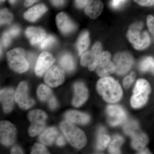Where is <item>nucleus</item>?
Returning a JSON list of instances; mask_svg holds the SVG:
<instances>
[{"label":"nucleus","instance_id":"nucleus-33","mask_svg":"<svg viewBox=\"0 0 154 154\" xmlns=\"http://www.w3.org/2000/svg\"><path fill=\"white\" fill-rule=\"evenodd\" d=\"M55 42L56 39L54 36L49 35L42 42L40 45V48L42 49H44L46 48L49 47L51 45L55 43Z\"/></svg>","mask_w":154,"mask_h":154},{"label":"nucleus","instance_id":"nucleus-2","mask_svg":"<svg viewBox=\"0 0 154 154\" xmlns=\"http://www.w3.org/2000/svg\"><path fill=\"white\" fill-rule=\"evenodd\" d=\"M60 129L69 143L77 149H82L86 145L87 137L82 130L70 122L64 121L61 123Z\"/></svg>","mask_w":154,"mask_h":154},{"label":"nucleus","instance_id":"nucleus-10","mask_svg":"<svg viewBox=\"0 0 154 154\" xmlns=\"http://www.w3.org/2000/svg\"><path fill=\"white\" fill-rule=\"evenodd\" d=\"M15 101L22 109L27 110L35 104L34 100L28 96V86L25 82L19 84L15 93Z\"/></svg>","mask_w":154,"mask_h":154},{"label":"nucleus","instance_id":"nucleus-8","mask_svg":"<svg viewBox=\"0 0 154 154\" xmlns=\"http://www.w3.org/2000/svg\"><path fill=\"white\" fill-rule=\"evenodd\" d=\"M106 113L107 121L111 126H117L124 123L126 120L125 111L118 105H110L107 106Z\"/></svg>","mask_w":154,"mask_h":154},{"label":"nucleus","instance_id":"nucleus-28","mask_svg":"<svg viewBox=\"0 0 154 154\" xmlns=\"http://www.w3.org/2000/svg\"><path fill=\"white\" fill-rule=\"evenodd\" d=\"M37 94L39 99L43 102L47 101L48 102L53 96L51 90L44 85H41L38 87Z\"/></svg>","mask_w":154,"mask_h":154},{"label":"nucleus","instance_id":"nucleus-30","mask_svg":"<svg viewBox=\"0 0 154 154\" xmlns=\"http://www.w3.org/2000/svg\"><path fill=\"white\" fill-rule=\"evenodd\" d=\"M123 129L125 133L131 137L135 133L139 131V127L137 122L132 120L127 122Z\"/></svg>","mask_w":154,"mask_h":154},{"label":"nucleus","instance_id":"nucleus-11","mask_svg":"<svg viewBox=\"0 0 154 154\" xmlns=\"http://www.w3.org/2000/svg\"><path fill=\"white\" fill-rule=\"evenodd\" d=\"M115 72L117 74L124 75L129 70L133 63L132 56L126 52L118 53L114 57Z\"/></svg>","mask_w":154,"mask_h":154},{"label":"nucleus","instance_id":"nucleus-37","mask_svg":"<svg viewBox=\"0 0 154 154\" xmlns=\"http://www.w3.org/2000/svg\"><path fill=\"white\" fill-rule=\"evenodd\" d=\"M139 5L144 7H150L154 5V0H134Z\"/></svg>","mask_w":154,"mask_h":154},{"label":"nucleus","instance_id":"nucleus-14","mask_svg":"<svg viewBox=\"0 0 154 154\" xmlns=\"http://www.w3.org/2000/svg\"><path fill=\"white\" fill-rule=\"evenodd\" d=\"M55 60L48 52L42 53L38 57L35 67V72L38 76H42L51 67Z\"/></svg>","mask_w":154,"mask_h":154},{"label":"nucleus","instance_id":"nucleus-19","mask_svg":"<svg viewBox=\"0 0 154 154\" xmlns=\"http://www.w3.org/2000/svg\"><path fill=\"white\" fill-rule=\"evenodd\" d=\"M103 8V3L100 0H92L86 6L85 13L91 19H96L102 14Z\"/></svg>","mask_w":154,"mask_h":154},{"label":"nucleus","instance_id":"nucleus-17","mask_svg":"<svg viewBox=\"0 0 154 154\" xmlns=\"http://www.w3.org/2000/svg\"><path fill=\"white\" fill-rule=\"evenodd\" d=\"M75 96L72 104L75 107H79L88 99V90L85 85L82 82H77L74 85Z\"/></svg>","mask_w":154,"mask_h":154},{"label":"nucleus","instance_id":"nucleus-32","mask_svg":"<svg viewBox=\"0 0 154 154\" xmlns=\"http://www.w3.org/2000/svg\"><path fill=\"white\" fill-rule=\"evenodd\" d=\"M31 154H49L47 149L43 145L38 143H35L33 146Z\"/></svg>","mask_w":154,"mask_h":154},{"label":"nucleus","instance_id":"nucleus-27","mask_svg":"<svg viewBox=\"0 0 154 154\" xmlns=\"http://www.w3.org/2000/svg\"><path fill=\"white\" fill-rule=\"evenodd\" d=\"M124 142L123 138L120 136H114L110 142L108 150L110 154L120 153V147Z\"/></svg>","mask_w":154,"mask_h":154},{"label":"nucleus","instance_id":"nucleus-45","mask_svg":"<svg viewBox=\"0 0 154 154\" xmlns=\"http://www.w3.org/2000/svg\"><path fill=\"white\" fill-rule=\"evenodd\" d=\"M38 0H26L24 3V5L26 7H29L36 2Z\"/></svg>","mask_w":154,"mask_h":154},{"label":"nucleus","instance_id":"nucleus-25","mask_svg":"<svg viewBox=\"0 0 154 154\" xmlns=\"http://www.w3.org/2000/svg\"><path fill=\"white\" fill-rule=\"evenodd\" d=\"M59 63L66 71L71 72L74 70L75 68L74 60L69 54L66 53L60 57Z\"/></svg>","mask_w":154,"mask_h":154},{"label":"nucleus","instance_id":"nucleus-3","mask_svg":"<svg viewBox=\"0 0 154 154\" xmlns=\"http://www.w3.org/2000/svg\"><path fill=\"white\" fill-rule=\"evenodd\" d=\"M143 25L141 22L133 24L129 27L127 37L130 42L136 49L143 50L147 48L150 44V38L149 33L143 31Z\"/></svg>","mask_w":154,"mask_h":154},{"label":"nucleus","instance_id":"nucleus-7","mask_svg":"<svg viewBox=\"0 0 154 154\" xmlns=\"http://www.w3.org/2000/svg\"><path fill=\"white\" fill-rule=\"evenodd\" d=\"M102 50V45L99 42H96L91 50L87 51L82 56L81 63L84 66H88L90 71L96 68L99 62V57Z\"/></svg>","mask_w":154,"mask_h":154},{"label":"nucleus","instance_id":"nucleus-35","mask_svg":"<svg viewBox=\"0 0 154 154\" xmlns=\"http://www.w3.org/2000/svg\"><path fill=\"white\" fill-rule=\"evenodd\" d=\"M11 36L8 31H6L4 33L2 38V43L5 47L8 46L11 43Z\"/></svg>","mask_w":154,"mask_h":154},{"label":"nucleus","instance_id":"nucleus-22","mask_svg":"<svg viewBox=\"0 0 154 154\" xmlns=\"http://www.w3.org/2000/svg\"><path fill=\"white\" fill-rule=\"evenodd\" d=\"M131 137L132 138V147L138 152L145 148L148 143V138L146 135L140 131L135 133Z\"/></svg>","mask_w":154,"mask_h":154},{"label":"nucleus","instance_id":"nucleus-47","mask_svg":"<svg viewBox=\"0 0 154 154\" xmlns=\"http://www.w3.org/2000/svg\"><path fill=\"white\" fill-rule=\"evenodd\" d=\"M8 1L11 4H14L15 2V1H16V0H8Z\"/></svg>","mask_w":154,"mask_h":154},{"label":"nucleus","instance_id":"nucleus-6","mask_svg":"<svg viewBox=\"0 0 154 154\" xmlns=\"http://www.w3.org/2000/svg\"><path fill=\"white\" fill-rule=\"evenodd\" d=\"M47 118V115L42 110H34L30 111L28 114V119L31 122L28 129V133L30 136H36L43 131Z\"/></svg>","mask_w":154,"mask_h":154},{"label":"nucleus","instance_id":"nucleus-41","mask_svg":"<svg viewBox=\"0 0 154 154\" xmlns=\"http://www.w3.org/2000/svg\"><path fill=\"white\" fill-rule=\"evenodd\" d=\"M48 102L50 108L51 109L54 110V109H55L57 107L58 103L56 99H55L54 96H53L52 98L50 99L49 101Z\"/></svg>","mask_w":154,"mask_h":154},{"label":"nucleus","instance_id":"nucleus-38","mask_svg":"<svg viewBox=\"0 0 154 154\" xmlns=\"http://www.w3.org/2000/svg\"><path fill=\"white\" fill-rule=\"evenodd\" d=\"M127 0H111V6L113 8L118 9L121 7Z\"/></svg>","mask_w":154,"mask_h":154},{"label":"nucleus","instance_id":"nucleus-48","mask_svg":"<svg viewBox=\"0 0 154 154\" xmlns=\"http://www.w3.org/2000/svg\"><path fill=\"white\" fill-rule=\"evenodd\" d=\"M5 0H1V2H5Z\"/></svg>","mask_w":154,"mask_h":154},{"label":"nucleus","instance_id":"nucleus-26","mask_svg":"<svg viewBox=\"0 0 154 154\" xmlns=\"http://www.w3.org/2000/svg\"><path fill=\"white\" fill-rule=\"evenodd\" d=\"M110 137L106 134L105 130L103 128H101L98 132L97 148L100 150L105 149L110 143Z\"/></svg>","mask_w":154,"mask_h":154},{"label":"nucleus","instance_id":"nucleus-13","mask_svg":"<svg viewBox=\"0 0 154 154\" xmlns=\"http://www.w3.org/2000/svg\"><path fill=\"white\" fill-rule=\"evenodd\" d=\"M44 80L48 85L52 88L60 85L64 80L63 71L58 66H54L47 72L45 76Z\"/></svg>","mask_w":154,"mask_h":154},{"label":"nucleus","instance_id":"nucleus-4","mask_svg":"<svg viewBox=\"0 0 154 154\" xmlns=\"http://www.w3.org/2000/svg\"><path fill=\"white\" fill-rule=\"evenodd\" d=\"M151 88L148 82L143 79L138 80L133 90V95L131 99L133 107L140 108L146 103Z\"/></svg>","mask_w":154,"mask_h":154},{"label":"nucleus","instance_id":"nucleus-40","mask_svg":"<svg viewBox=\"0 0 154 154\" xmlns=\"http://www.w3.org/2000/svg\"><path fill=\"white\" fill-rule=\"evenodd\" d=\"M90 0H75V3L77 8L82 9L86 7Z\"/></svg>","mask_w":154,"mask_h":154},{"label":"nucleus","instance_id":"nucleus-24","mask_svg":"<svg viewBox=\"0 0 154 154\" xmlns=\"http://www.w3.org/2000/svg\"><path fill=\"white\" fill-rule=\"evenodd\" d=\"M90 44V37L88 31H84L80 35L77 43V48L80 55L87 50Z\"/></svg>","mask_w":154,"mask_h":154},{"label":"nucleus","instance_id":"nucleus-1","mask_svg":"<svg viewBox=\"0 0 154 154\" xmlns=\"http://www.w3.org/2000/svg\"><path fill=\"white\" fill-rule=\"evenodd\" d=\"M97 90L106 102L115 103L121 99L122 91L121 86L113 78L105 77L98 81Z\"/></svg>","mask_w":154,"mask_h":154},{"label":"nucleus","instance_id":"nucleus-23","mask_svg":"<svg viewBox=\"0 0 154 154\" xmlns=\"http://www.w3.org/2000/svg\"><path fill=\"white\" fill-rule=\"evenodd\" d=\"M58 134V131L55 127L48 128L43 131L39 137V140L45 145L52 144Z\"/></svg>","mask_w":154,"mask_h":154},{"label":"nucleus","instance_id":"nucleus-15","mask_svg":"<svg viewBox=\"0 0 154 154\" xmlns=\"http://www.w3.org/2000/svg\"><path fill=\"white\" fill-rule=\"evenodd\" d=\"M58 28L63 34H68L73 32L76 27L72 21L64 13H60L56 17Z\"/></svg>","mask_w":154,"mask_h":154},{"label":"nucleus","instance_id":"nucleus-42","mask_svg":"<svg viewBox=\"0 0 154 154\" xmlns=\"http://www.w3.org/2000/svg\"><path fill=\"white\" fill-rule=\"evenodd\" d=\"M11 154H24L23 151L22 150L21 148L19 147V146H16L13 147V148L11 149Z\"/></svg>","mask_w":154,"mask_h":154},{"label":"nucleus","instance_id":"nucleus-18","mask_svg":"<svg viewBox=\"0 0 154 154\" xmlns=\"http://www.w3.org/2000/svg\"><path fill=\"white\" fill-rule=\"evenodd\" d=\"M25 33L32 45L41 43L46 36V33L44 30L36 27H29L27 28Z\"/></svg>","mask_w":154,"mask_h":154},{"label":"nucleus","instance_id":"nucleus-39","mask_svg":"<svg viewBox=\"0 0 154 154\" xmlns=\"http://www.w3.org/2000/svg\"><path fill=\"white\" fill-rule=\"evenodd\" d=\"M20 29L19 26L14 25L9 29L8 32L10 33L11 36L14 37V36H17L20 33Z\"/></svg>","mask_w":154,"mask_h":154},{"label":"nucleus","instance_id":"nucleus-9","mask_svg":"<svg viewBox=\"0 0 154 154\" xmlns=\"http://www.w3.org/2000/svg\"><path fill=\"white\" fill-rule=\"evenodd\" d=\"M111 55L108 51L101 53L96 69V72L99 76L106 77L115 71L114 63L110 60Z\"/></svg>","mask_w":154,"mask_h":154},{"label":"nucleus","instance_id":"nucleus-36","mask_svg":"<svg viewBox=\"0 0 154 154\" xmlns=\"http://www.w3.org/2000/svg\"><path fill=\"white\" fill-rule=\"evenodd\" d=\"M147 25L149 31L154 36V17L149 15L147 18Z\"/></svg>","mask_w":154,"mask_h":154},{"label":"nucleus","instance_id":"nucleus-44","mask_svg":"<svg viewBox=\"0 0 154 154\" xmlns=\"http://www.w3.org/2000/svg\"><path fill=\"white\" fill-rule=\"evenodd\" d=\"M51 1L54 5L57 7L62 6L64 3V0H51Z\"/></svg>","mask_w":154,"mask_h":154},{"label":"nucleus","instance_id":"nucleus-5","mask_svg":"<svg viewBox=\"0 0 154 154\" xmlns=\"http://www.w3.org/2000/svg\"><path fill=\"white\" fill-rule=\"evenodd\" d=\"M7 56L10 67L15 71L23 73L29 69V63L25 57V51L22 48L12 50L8 52Z\"/></svg>","mask_w":154,"mask_h":154},{"label":"nucleus","instance_id":"nucleus-16","mask_svg":"<svg viewBox=\"0 0 154 154\" xmlns=\"http://www.w3.org/2000/svg\"><path fill=\"white\" fill-rule=\"evenodd\" d=\"M15 92L12 88H5L1 91V101L2 103L5 113H8L13 109L15 98Z\"/></svg>","mask_w":154,"mask_h":154},{"label":"nucleus","instance_id":"nucleus-43","mask_svg":"<svg viewBox=\"0 0 154 154\" xmlns=\"http://www.w3.org/2000/svg\"><path fill=\"white\" fill-rule=\"evenodd\" d=\"M65 143V140L63 136H60L58 138L57 140V144L58 146H63L64 145Z\"/></svg>","mask_w":154,"mask_h":154},{"label":"nucleus","instance_id":"nucleus-21","mask_svg":"<svg viewBox=\"0 0 154 154\" xmlns=\"http://www.w3.org/2000/svg\"><path fill=\"white\" fill-rule=\"evenodd\" d=\"M47 10V8L44 5H37L28 9L24 14V17L28 21L35 22L45 13Z\"/></svg>","mask_w":154,"mask_h":154},{"label":"nucleus","instance_id":"nucleus-12","mask_svg":"<svg viewBox=\"0 0 154 154\" xmlns=\"http://www.w3.org/2000/svg\"><path fill=\"white\" fill-rule=\"evenodd\" d=\"M16 128L10 122L2 121L0 123L1 142L5 146H11L14 143L16 136Z\"/></svg>","mask_w":154,"mask_h":154},{"label":"nucleus","instance_id":"nucleus-20","mask_svg":"<svg viewBox=\"0 0 154 154\" xmlns=\"http://www.w3.org/2000/svg\"><path fill=\"white\" fill-rule=\"evenodd\" d=\"M65 116L67 120L76 124H87L91 119L90 116L87 113L76 110L68 111L66 114Z\"/></svg>","mask_w":154,"mask_h":154},{"label":"nucleus","instance_id":"nucleus-29","mask_svg":"<svg viewBox=\"0 0 154 154\" xmlns=\"http://www.w3.org/2000/svg\"><path fill=\"white\" fill-rule=\"evenodd\" d=\"M140 67L142 71H150L154 75V58L151 57L145 58L141 62Z\"/></svg>","mask_w":154,"mask_h":154},{"label":"nucleus","instance_id":"nucleus-31","mask_svg":"<svg viewBox=\"0 0 154 154\" xmlns=\"http://www.w3.org/2000/svg\"><path fill=\"white\" fill-rule=\"evenodd\" d=\"M12 13L7 9H3L1 11V24H9L13 19Z\"/></svg>","mask_w":154,"mask_h":154},{"label":"nucleus","instance_id":"nucleus-34","mask_svg":"<svg viewBox=\"0 0 154 154\" xmlns=\"http://www.w3.org/2000/svg\"><path fill=\"white\" fill-rule=\"evenodd\" d=\"M135 79V75L132 72L129 75L127 76L123 80V85L125 88H128L130 87L131 84L134 82Z\"/></svg>","mask_w":154,"mask_h":154},{"label":"nucleus","instance_id":"nucleus-46","mask_svg":"<svg viewBox=\"0 0 154 154\" xmlns=\"http://www.w3.org/2000/svg\"><path fill=\"white\" fill-rule=\"evenodd\" d=\"M139 154H151V153L149 151V150L148 149L145 148H144L143 149L141 150L140 151H139Z\"/></svg>","mask_w":154,"mask_h":154}]
</instances>
